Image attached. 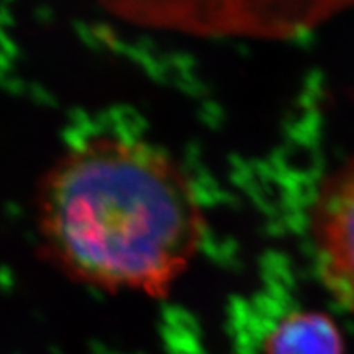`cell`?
I'll use <instances>...</instances> for the list:
<instances>
[{
	"label": "cell",
	"instance_id": "cell-1",
	"mask_svg": "<svg viewBox=\"0 0 354 354\" xmlns=\"http://www.w3.org/2000/svg\"><path fill=\"white\" fill-rule=\"evenodd\" d=\"M37 212L53 263L104 289L161 294L203 238L196 190L174 159L117 136L57 159L39 184Z\"/></svg>",
	"mask_w": 354,
	"mask_h": 354
},
{
	"label": "cell",
	"instance_id": "cell-2",
	"mask_svg": "<svg viewBox=\"0 0 354 354\" xmlns=\"http://www.w3.org/2000/svg\"><path fill=\"white\" fill-rule=\"evenodd\" d=\"M133 24L196 35L290 38L354 8V0H100Z\"/></svg>",
	"mask_w": 354,
	"mask_h": 354
},
{
	"label": "cell",
	"instance_id": "cell-3",
	"mask_svg": "<svg viewBox=\"0 0 354 354\" xmlns=\"http://www.w3.org/2000/svg\"><path fill=\"white\" fill-rule=\"evenodd\" d=\"M308 228L320 281L354 317V154L318 185Z\"/></svg>",
	"mask_w": 354,
	"mask_h": 354
},
{
	"label": "cell",
	"instance_id": "cell-4",
	"mask_svg": "<svg viewBox=\"0 0 354 354\" xmlns=\"http://www.w3.org/2000/svg\"><path fill=\"white\" fill-rule=\"evenodd\" d=\"M258 354H344V339L328 313L294 305L268 322Z\"/></svg>",
	"mask_w": 354,
	"mask_h": 354
}]
</instances>
